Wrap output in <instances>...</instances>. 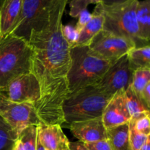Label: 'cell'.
<instances>
[{"label": "cell", "mask_w": 150, "mask_h": 150, "mask_svg": "<svg viewBox=\"0 0 150 150\" xmlns=\"http://www.w3.org/2000/svg\"><path fill=\"white\" fill-rule=\"evenodd\" d=\"M40 93L39 83L36 77L29 73L12 81L0 95L12 102L27 103L35 106L39 100Z\"/></svg>", "instance_id": "10"}, {"label": "cell", "mask_w": 150, "mask_h": 150, "mask_svg": "<svg viewBox=\"0 0 150 150\" xmlns=\"http://www.w3.org/2000/svg\"><path fill=\"white\" fill-rule=\"evenodd\" d=\"M38 126L29 125L23 129L18 135V140L24 150H36Z\"/></svg>", "instance_id": "21"}, {"label": "cell", "mask_w": 150, "mask_h": 150, "mask_svg": "<svg viewBox=\"0 0 150 150\" xmlns=\"http://www.w3.org/2000/svg\"><path fill=\"white\" fill-rule=\"evenodd\" d=\"M91 17H92V14H90L87 10H83L79 15V16H78L79 20H78L76 26H75L76 31L79 32V34L82 30V29L86 26V23L89 22Z\"/></svg>", "instance_id": "27"}, {"label": "cell", "mask_w": 150, "mask_h": 150, "mask_svg": "<svg viewBox=\"0 0 150 150\" xmlns=\"http://www.w3.org/2000/svg\"><path fill=\"white\" fill-rule=\"evenodd\" d=\"M70 0H23L18 19L10 34L29 41L32 31H40Z\"/></svg>", "instance_id": "6"}, {"label": "cell", "mask_w": 150, "mask_h": 150, "mask_svg": "<svg viewBox=\"0 0 150 150\" xmlns=\"http://www.w3.org/2000/svg\"><path fill=\"white\" fill-rule=\"evenodd\" d=\"M150 83V68L136 70L133 73L131 87L135 93L139 96L145 86Z\"/></svg>", "instance_id": "22"}, {"label": "cell", "mask_w": 150, "mask_h": 150, "mask_svg": "<svg viewBox=\"0 0 150 150\" xmlns=\"http://www.w3.org/2000/svg\"><path fill=\"white\" fill-rule=\"evenodd\" d=\"M64 10L59 11L40 31H32L29 44L32 50L31 73L40 86L35 105L41 123L64 122L62 105L69 95L67 74L71 64L70 47L62 34Z\"/></svg>", "instance_id": "1"}, {"label": "cell", "mask_w": 150, "mask_h": 150, "mask_svg": "<svg viewBox=\"0 0 150 150\" xmlns=\"http://www.w3.org/2000/svg\"><path fill=\"white\" fill-rule=\"evenodd\" d=\"M62 34L66 42L70 45V48L74 47L79 38V32L76 31V28L70 25L62 26Z\"/></svg>", "instance_id": "26"}, {"label": "cell", "mask_w": 150, "mask_h": 150, "mask_svg": "<svg viewBox=\"0 0 150 150\" xmlns=\"http://www.w3.org/2000/svg\"><path fill=\"white\" fill-rule=\"evenodd\" d=\"M66 150H70V149H66Z\"/></svg>", "instance_id": "37"}, {"label": "cell", "mask_w": 150, "mask_h": 150, "mask_svg": "<svg viewBox=\"0 0 150 150\" xmlns=\"http://www.w3.org/2000/svg\"><path fill=\"white\" fill-rule=\"evenodd\" d=\"M4 0H0V8H1V4H2V3H3V1H4Z\"/></svg>", "instance_id": "35"}, {"label": "cell", "mask_w": 150, "mask_h": 150, "mask_svg": "<svg viewBox=\"0 0 150 150\" xmlns=\"http://www.w3.org/2000/svg\"><path fill=\"white\" fill-rule=\"evenodd\" d=\"M127 55L130 67L133 71L138 69L150 68L149 45L133 48Z\"/></svg>", "instance_id": "18"}, {"label": "cell", "mask_w": 150, "mask_h": 150, "mask_svg": "<svg viewBox=\"0 0 150 150\" xmlns=\"http://www.w3.org/2000/svg\"><path fill=\"white\" fill-rule=\"evenodd\" d=\"M38 136L44 148L48 150H66L69 149L68 139L59 125H38Z\"/></svg>", "instance_id": "13"}, {"label": "cell", "mask_w": 150, "mask_h": 150, "mask_svg": "<svg viewBox=\"0 0 150 150\" xmlns=\"http://www.w3.org/2000/svg\"><path fill=\"white\" fill-rule=\"evenodd\" d=\"M44 150H48V149H44Z\"/></svg>", "instance_id": "36"}, {"label": "cell", "mask_w": 150, "mask_h": 150, "mask_svg": "<svg viewBox=\"0 0 150 150\" xmlns=\"http://www.w3.org/2000/svg\"><path fill=\"white\" fill-rule=\"evenodd\" d=\"M127 1H128V0H102L101 3L104 4H107V5H110V4L123 3Z\"/></svg>", "instance_id": "31"}, {"label": "cell", "mask_w": 150, "mask_h": 150, "mask_svg": "<svg viewBox=\"0 0 150 150\" xmlns=\"http://www.w3.org/2000/svg\"><path fill=\"white\" fill-rule=\"evenodd\" d=\"M85 145L89 150H112L107 139L90 143H85Z\"/></svg>", "instance_id": "28"}, {"label": "cell", "mask_w": 150, "mask_h": 150, "mask_svg": "<svg viewBox=\"0 0 150 150\" xmlns=\"http://www.w3.org/2000/svg\"><path fill=\"white\" fill-rule=\"evenodd\" d=\"M23 0H4L0 8V40L13 31L22 9Z\"/></svg>", "instance_id": "14"}, {"label": "cell", "mask_w": 150, "mask_h": 150, "mask_svg": "<svg viewBox=\"0 0 150 150\" xmlns=\"http://www.w3.org/2000/svg\"><path fill=\"white\" fill-rule=\"evenodd\" d=\"M113 96L97 84L85 86L70 94L62 105L64 122L70 124L102 117Z\"/></svg>", "instance_id": "3"}, {"label": "cell", "mask_w": 150, "mask_h": 150, "mask_svg": "<svg viewBox=\"0 0 150 150\" xmlns=\"http://www.w3.org/2000/svg\"><path fill=\"white\" fill-rule=\"evenodd\" d=\"M0 116L19 135L29 125L41 123L34 105L27 103L12 102L0 95Z\"/></svg>", "instance_id": "8"}, {"label": "cell", "mask_w": 150, "mask_h": 150, "mask_svg": "<svg viewBox=\"0 0 150 150\" xmlns=\"http://www.w3.org/2000/svg\"><path fill=\"white\" fill-rule=\"evenodd\" d=\"M69 125L73 136L81 142L90 143L107 139L106 128L103 122L102 117Z\"/></svg>", "instance_id": "12"}, {"label": "cell", "mask_w": 150, "mask_h": 150, "mask_svg": "<svg viewBox=\"0 0 150 150\" xmlns=\"http://www.w3.org/2000/svg\"><path fill=\"white\" fill-rule=\"evenodd\" d=\"M136 20L139 37L149 43L150 40V0L139 1L136 7Z\"/></svg>", "instance_id": "17"}, {"label": "cell", "mask_w": 150, "mask_h": 150, "mask_svg": "<svg viewBox=\"0 0 150 150\" xmlns=\"http://www.w3.org/2000/svg\"><path fill=\"white\" fill-rule=\"evenodd\" d=\"M104 23V16L98 4H96L90 20L86 26L79 32L77 42L75 46H86L89 45L94 37L103 30Z\"/></svg>", "instance_id": "15"}, {"label": "cell", "mask_w": 150, "mask_h": 150, "mask_svg": "<svg viewBox=\"0 0 150 150\" xmlns=\"http://www.w3.org/2000/svg\"><path fill=\"white\" fill-rule=\"evenodd\" d=\"M18 133L0 116V150H13Z\"/></svg>", "instance_id": "20"}, {"label": "cell", "mask_w": 150, "mask_h": 150, "mask_svg": "<svg viewBox=\"0 0 150 150\" xmlns=\"http://www.w3.org/2000/svg\"><path fill=\"white\" fill-rule=\"evenodd\" d=\"M150 136H146L139 133L135 129L131 120L129 122V140H130V149L139 150L145 144Z\"/></svg>", "instance_id": "23"}, {"label": "cell", "mask_w": 150, "mask_h": 150, "mask_svg": "<svg viewBox=\"0 0 150 150\" xmlns=\"http://www.w3.org/2000/svg\"><path fill=\"white\" fill-rule=\"evenodd\" d=\"M13 150H24L23 149V146H22V144L21 143V142L18 140V139L16 141V144H15L14 146H13Z\"/></svg>", "instance_id": "32"}, {"label": "cell", "mask_w": 150, "mask_h": 150, "mask_svg": "<svg viewBox=\"0 0 150 150\" xmlns=\"http://www.w3.org/2000/svg\"><path fill=\"white\" fill-rule=\"evenodd\" d=\"M139 150H150V137L146 140L144 144L141 147Z\"/></svg>", "instance_id": "33"}, {"label": "cell", "mask_w": 150, "mask_h": 150, "mask_svg": "<svg viewBox=\"0 0 150 150\" xmlns=\"http://www.w3.org/2000/svg\"><path fill=\"white\" fill-rule=\"evenodd\" d=\"M70 57L71 64L67 74L69 95L85 86L96 84L112 64L92 55L88 45L71 48Z\"/></svg>", "instance_id": "4"}, {"label": "cell", "mask_w": 150, "mask_h": 150, "mask_svg": "<svg viewBox=\"0 0 150 150\" xmlns=\"http://www.w3.org/2000/svg\"><path fill=\"white\" fill-rule=\"evenodd\" d=\"M102 0H70V16L73 18H78L82 11L87 10V7L91 4H98Z\"/></svg>", "instance_id": "24"}, {"label": "cell", "mask_w": 150, "mask_h": 150, "mask_svg": "<svg viewBox=\"0 0 150 150\" xmlns=\"http://www.w3.org/2000/svg\"><path fill=\"white\" fill-rule=\"evenodd\" d=\"M139 0L107 5L98 4L104 16L103 29L134 42L136 48L149 45L139 37L136 20V7Z\"/></svg>", "instance_id": "5"}, {"label": "cell", "mask_w": 150, "mask_h": 150, "mask_svg": "<svg viewBox=\"0 0 150 150\" xmlns=\"http://www.w3.org/2000/svg\"><path fill=\"white\" fill-rule=\"evenodd\" d=\"M139 98L142 99L146 107L150 109V83H148L145 86L144 89L142 90V92L139 95Z\"/></svg>", "instance_id": "29"}, {"label": "cell", "mask_w": 150, "mask_h": 150, "mask_svg": "<svg viewBox=\"0 0 150 150\" xmlns=\"http://www.w3.org/2000/svg\"><path fill=\"white\" fill-rule=\"evenodd\" d=\"M133 73L125 54L111 64L96 84L106 93L114 95L118 91L126 90L131 86Z\"/></svg>", "instance_id": "9"}, {"label": "cell", "mask_w": 150, "mask_h": 150, "mask_svg": "<svg viewBox=\"0 0 150 150\" xmlns=\"http://www.w3.org/2000/svg\"><path fill=\"white\" fill-rule=\"evenodd\" d=\"M125 91L120 90L116 92L103 112V122L106 129L128 123L131 119Z\"/></svg>", "instance_id": "11"}, {"label": "cell", "mask_w": 150, "mask_h": 150, "mask_svg": "<svg viewBox=\"0 0 150 150\" xmlns=\"http://www.w3.org/2000/svg\"><path fill=\"white\" fill-rule=\"evenodd\" d=\"M69 149L70 150H89L85 145V143L81 141L69 143Z\"/></svg>", "instance_id": "30"}, {"label": "cell", "mask_w": 150, "mask_h": 150, "mask_svg": "<svg viewBox=\"0 0 150 150\" xmlns=\"http://www.w3.org/2000/svg\"><path fill=\"white\" fill-rule=\"evenodd\" d=\"M126 102L131 117H138L144 114H149V108L144 103L139 96L135 93L131 86L125 91Z\"/></svg>", "instance_id": "19"}, {"label": "cell", "mask_w": 150, "mask_h": 150, "mask_svg": "<svg viewBox=\"0 0 150 150\" xmlns=\"http://www.w3.org/2000/svg\"><path fill=\"white\" fill-rule=\"evenodd\" d=\"M107 141L112 150H131L129 140V122L106 129Z\"/></svg>", "instance_id": "16"}, {"label": "cell", "mask_w": 150, "mask_h": 150, "mask_svg": "<svg viewBox=\"0 0 150 150\" xmlns=\"http://www.w3.org/2000/svg\"><path fill=\"white\" fill-rule=\"evenodd\" d=\"M44 149H45V148H44V146H42V144L40 143V142L39 138H38V137H37L36 150H44Z\"/></svg>", "instance_id": "34"}, {"label": "cell", "mask_w": 150, "mask_h": 150, "mask_svg": "<svg viewBox=\"0 0 150 150\" xmlns=\"http://www.w3.org/2000/svg\"><path fill=\"white\" fill-rule=\"evenodd\" d=\"M135 129L139 133L146 136H150L149 114H144L138 117H131Z\"/></svg>", "instance_id": "25"}, {"label": "cell", "mask_w": 150, "mask_h": 150, "mask_svg": "<svg viewBox=\"0 0 150 150\" xmlns=\"http://www.w3.org/2000/svg\"><path fill=\"white\" fill-rule=\"evenodd\" d=\"M32 57L26 40L12 34L0 40V92L16 78L31 73Z\"/></svg>", "instance_id": "2"}, {"label": "cell", "mask_w": 150, "mask_h": 150, "mask_svg": "<svg viewBox=\"0 0 150 150\" xmlns=\"http://www.w3.org/2000/svg\"><path fill=\"white\" fill-rule=\"evenodd\" d=\"M88 47L92 55L114 64L130 50L136 48V45L130 40L103 29L94 37Z\"/></svg>", "instance_id": "7"}]
</instances>
